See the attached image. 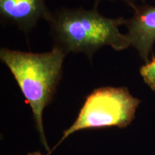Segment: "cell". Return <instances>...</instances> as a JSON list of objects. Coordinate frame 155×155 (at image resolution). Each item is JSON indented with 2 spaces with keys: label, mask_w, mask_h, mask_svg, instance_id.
<instances>
[{
  "label": "cell",
  "mask_w": 155,
  "mask_h": 155,
  "mask_svg": "<svg viewBox=\"0 0 155 155\" xmlns=\"http://www.w3.org/2000/svg\"><path fill=\"white\" fill-rule=\"evenodd\" d=\"M54 46L65 53H84L90 61L101 48L111 47L121 51L130 47L127 35L120 26L126 25L123 17L109 18L100 14L98 6L93 9L61 8L52 12L48 21Z\"/></svg>",
  "instance_id": "obj_1"
},
{
  "label": "cell",
  "mask_w": 155,
  "mask_h": 155,
  "mask_svg": "<svg viewBox=\"0 0 155 155\" xmlns=\"http://www.w3.org/2000/svg\"><path fill=\"white\" fill-rule=\"evenodd\" d=\"M66 55L55 46L50 51L42 53L5 48L0 50V60L8 68L30 105L40 140L50 154L45 135L43 112L51 102L61 80Z\"/></svg>",
  "instance_id": "obj_2"
},
{
  "label": "cell",
  "mask_w": 155,
  "mask_h": 155,
  "mask_svg": "<svg viewBox=\"0 0 155 155\" xmlns=\"http://www.w3.org/2000/svg\"><path fill=\"white\" fill-rule=\"evenodd\" d=\"M140 102L126 87L104 86L94 89L86 97L75 121L64 131L55 148L76 131L126 128L134 119Z\"/></svg>",
  "instance_id": "obj_3"
},
{
  "label": "cell",
  "mask_w": 155,
  "mask_h": 155,
  "mask_svg": "<svg viewBox=\"0 0 155 155\" xmlns=\"http://www.w3.org/2000/svg\"><path fill=\"white\" fill-rule=\"evenodd\" d=\"M52 12L46 0H0V18L4 24L15 25L30 33L41 19L48 22Z\"/></svg>",
  "instance_id": "obj_4"
},
{
  "label": "cell",
  "mask_w": 155,
  "mask_h": 155,
  "mask_svg": "<svg viewBox=\"0 0 155 155\" xmlns=\"http://www.w3.org/2000/svg\"><path fill=\"white\" fill-rule=\"evenodd\" d=\"M134 15L127 19V36L139 55L147 63L155 42V6L149 5L130 6Z\"/></svg>",
  "instance_id": "obj_5"
},
{
  "label": "cell",
  "mask_w": 155,
  "mask_h": 155,
  "mask_svg": "<svg viewBox=\"0 0 155 155\" xmlns=\"http://www.w3.org/2000/svg\"><path fill=\"white\" fill-rule=\"evenodd\" d=\"M140 75L145 83L155 91V58L147 62L140 68Z\"/></svg>",
  "instance_id": "obj_6"
},
{
  "label": "cell",
  "mask_w": 155,
  "mask_h": 155,
  "mask_svg": "<svg viewBox=\"0 0 155 155\" xmlns=\"http://www.w3.org/2000/svg\"><path fill=\"white\" fill-rule=\"evenodd\" d=\"M95 1V6H98L99 5V3L101 2H103V1H117V0H94ZM121 1H124L126 3H127L128 5L129 6H131L133 5H135V2L137 1H139V0H121Z\"/></svg>",
  "instance_id": "obj_7"
},
{
  "label": "cell",
  "mask_w": 155,
  "mask_h": 155,
  "mask_svg": "<svg viewBox=\"0 0 155 155\" xmlns=\"http://www.w3.org/2000/svg\"><path fill=\"white\" fill-rule=\"evenodd\" d=\"M48 154H47V155H48ZM27 155H45V154H42V153H40V152H32V153H29V154Z\"/></svg>",
  "instance_id": "obj_8"
}]
</instances>
